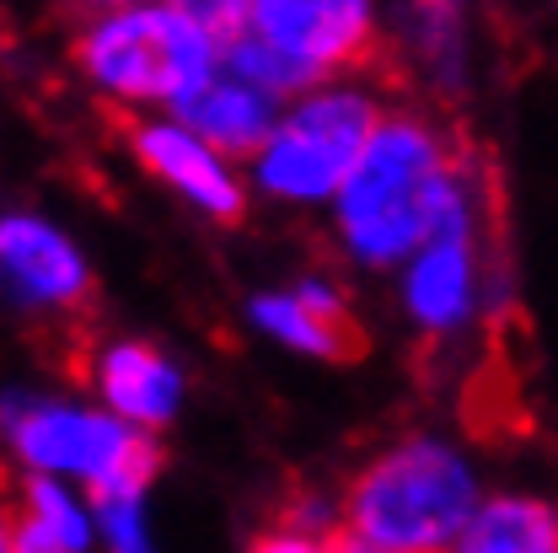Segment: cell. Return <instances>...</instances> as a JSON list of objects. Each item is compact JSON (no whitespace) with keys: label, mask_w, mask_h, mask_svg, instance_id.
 <instances>
[{"label":"cell","mask_w":558,"mask_h":553,"mask_svg":"<svg viewBox=\"0 0 558 553\" xmlns=\"http://www.w3.org/2000/svg\"><path fill=\"white\" fill-rule=\"evenodd\" d=\"M247 323L269 345L306 360H354L365 349L349 290L328 275H301L295 285H269L247 296Z\"/></svg>","instance_id":"obj_9"},{"label":"cell","mask_w":558,"mask_h":553,"mask_svg":"<svg viewBox=\"0 0 558 553\" xmlns=\"http://www.w3.org/2000/svg\"><path fill=\"white\" fill-rule=\"evenodd\" d=\"M387 113H392V97L365 75L328 81L284 103L269 145L247 161L253 194L284 209H328Z\"/></svg>","instance_id":"obj_5"},{"label":"cell","mask_w":558,"mask_h":553,"mask_svg":"<svg viewBox=\"0 0 558 553\" xmlns=\"http://www.w3.org/2000/svg\"><path fill=\"white\" fill-rule=\"evenodd\" d=\"M0 279L54 317H75L92 301V264L44 215H0Z\"/></svg>","instance_id":"obj_10"},{"label":"cell","mask_w":558,"mask_h":553,"mask_svg":"<svg viewBox=\"0 0 558 553\" xmlns=\"http://www.w3.org/2000/svg\"><path fill=\"white\" fill-rule=\"evenodd\" d=\"M484 194L478 167L451 130L409 103H392L381 130L360 151L339 200L328 205L333 248L360 275H398Z\"/></svg>","instance_id":"obj_1"},{"label":"cell","mask_w":558,"mask_h":553,"mask_svg":"<svg viewBox=\"0 0 558 553\" xmlns=\"http://www.w3.org/2000/svg\"><path fill=\"white\" fill-rule=\"evenodd\" d=\"M81 376H92V387H97V398H102L108 414L145 430V435L167 430L178 419V409H183V398H189L183 365L161 345H145V339H113V345H102L86 360Z\"/></svg>","instance_id":"obj_11"},{"label":"cell","mask_w":558,"mask_h":553,"mask_svg":"<svg viewBox=\"0 0 558 553\" xmlns=\"http://www.w3.org/2000/svg\"><path fill=\"white\" fill-rule=\"evenodd\" d=\"M457 553H558V500L532 489L484 494Z\"/></svg>","instance_id":"obj_14"},{"label":"cell","mask_w":558,"mask_h":553,"mask_svg":"<svg viewBox=\"0 0 558 553\" xmlns=\"http://www.w3.org/2000/svg\"><path fill=\"white\" fill-rule=\"evenodd\" d=\"M242 553H333V532L306 527V521H290V516H275L264 532L247 538Z\"/></svg>","instance_id":"obj_17"},{"label":"cell","mask_w":558,"mask_h":553,"mask_svg":"<svg viewBox=\"0 0 558 553\" xmlns=\"http://www.w3.org/2000/svg\"><path fill=\"white\" fill-rule=\"evenodd\" d=\"M11 553H92L97 549V516L92 500H81L60 479L27 473L16 500L0 505Z\"/></svg>","instance_id":"obj_13"},{"label":"cell","mask_w":558,"mask_h":553,"mask_svg":"<svg viewBox=\"0 0 558 553\" xmlns=\"http://www.w3.org/2000/svg\"><path fill=\"white\" fill-rule=\"evenodd\" d=\"M381 11L365 0H242L226 38V70L295 103L328 81H349L381 55Z\"/></svg>","instance_id":"obj_4"},{"label":"cell","mask_w":558,"mask_h":553,"mask_svg":"<svg viewBox=\"0 0 558 553\" xmlns=\"http://www.w3.org/2000/svg\"><path fill=\"white\" fill-rule=\"evenodd\" d=\"M333 553H387V549H371V543H360L349 532H333Z\"/></svg>","instance_id":"obj_18"},{"label":"cell","mask_w":558,"mask_h":553,"mask_svg":"<svg viewBox=\"0 0 558 553\" xmlns=\"http://www.w3.org/2000/svg\"><path fill=\"white\" fill-rule=\"evenodd\" d=\"M403 49L414 55V65L424 75H435L440 86H451V75H462V11L451 5H414L398 27Z\"/></svg>","instance_id":"obj_15"},{"label":"cell","mask_w":558,"mask_h":553,"mask_svg":"<svg viewBox=\"0 0 558 553\" xmlns=\"http://www.w3.org/2000/svg\"><path fill=\"white\" fill-rule=\"evenodd\" d=\"M130 151L161 189H172L183 205L199 209L215 226H236L247 215V200H253L247 172L226 161L209 140L194 135L183 119L161 113V119L130 124Z\"/></svg>","instance_id":"obj_8"},{"label":"cell","mask_w":558,"mask_h":553,"mask_svg":"<svg viewBox=\"0 0 558 553\" xmlns=\"http://www.w3.org/2000/svg\"><path fill=\"white\" fill-rule=\"evenodd\" d=\"M488 194H478L435 242L398 269V312L424 345H457L488 312Z\"/></svg>","instance_id":"obj_7"},{"label":"cell","mask_w":558,"mask_h":553,"mask_svg":"<svg viewBox=\"0 0 558 553\" xmlns=\"http://www.w3.org/2000/svg\"><path fill=\"white\" fill-rule=\"evenodd\" d=\"M242 0H140L81 22L75 65L124 108L178 113L226 70V38Z\"/></svg>","instance_id":"obj_2"},{"label":"cell","mask_w":558,"mask_h":553,"mask_svg":"<svg viewBox=\"0 0 558 553\" xmlns=\"http://www.w3.org/2000/svg\"><path fill=\"white\" fill-rule=\"evenodd\" d=\"M478 462L435 430L376 446L339 489V532L387 553H457L484 505Z\"/></svg>","instance_id":"obj_3"},{"label":"cell","mask_w":558,"mask_h":553,"mask_svg":"<svg viewBox=\"0 0 558 553\" xmlns=\"http://www.w3.org/2000/svg\"><path fill=\"white\" fill-rule=\"evenodd\" d=\"M97 516V543L108 553H156L150 543V510L145 494H113V500H92Z\"/></svg>","instance_id":"obj_16"},{"label":"cell","mask_w":558,"mask_h":553,"mask_svg":"<svg viewBox=\"0 0 558 553\" xmlns=\"http://www.w3.org/2000/svg\"><path fill=\"white\" fill-rule=\"evenodd\" d=\"M279 113H284L279 97H269V92L253 86V81H242L236 70H220V75H215L209 86H199L172 119H183L199 140H209L226 161L247 167V161L269 145Z\"/></svg>","instance_id":"obj_12"},{"label":"cell","mask_w":558,"mask_h":553,"mask_svg":"<svg viewBox=\"0 0 558 553\" xmlns=\"http://www.w3.org/2000/svg\"><path fill=\"white\" fill-rule=\"evenodd\" d=\"M5 441L16 462L38 479L81 484L86 500L145 494L161 473V446L135 424L92 404H49V398H5Z\"/></svg>","instance_id":"obj_6"},{"label":"cell","mask_w":558,"mask_h":553,"mask_svg":"<svg viewBox=\"0 0 558 553\" xmlns=\"http://www.w3.org/2000/svg\"><path fill=\"white\" fill-rule=\"evenodd\" d=\"M0 553H11V543H5V516H0Z\"/></svg>","instance_id":"obj_19"}]
</instances>
